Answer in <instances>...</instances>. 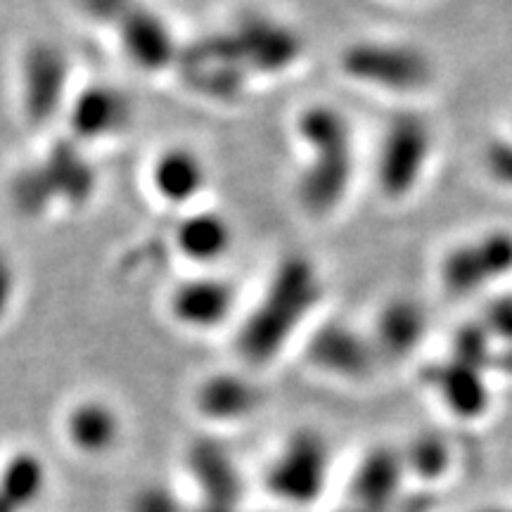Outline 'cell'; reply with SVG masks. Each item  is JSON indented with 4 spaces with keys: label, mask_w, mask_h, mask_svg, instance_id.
<instances>
[{
    "label": "cell",
    "mask_w": 512,
    "mask_h": 512,
    "mask_svg": "<svg viewBox=\"0 0 512 512\" xmlns=\"http://www.w3.org/2000/svg\"><path fill=\"white\" fill-rule=\"evenodd\" d=\"M76 91L69 50L53 38H36L17 60L19 114L31 128H50L64 119Z\"/></svg>",
    "instance_id": "cell-3"
},
{
    "label": "cell",
    "mask_w": 512,
    "mask_h": 512,
    "mask_svg": "<svg viewBox=\"0 0 512 512\" xmlns=\"http://www.w3.org/2000/svg\"><path fill=\"white\" fill-rule=\"evenodd\" d=\"M195 411L214 425H238L264 408L266 392L247 370H216L195 387Z\"/></svg>",
    "instance_id": "cell-17"
},
{
    "label": "cell",
    "mask_w": 512,
    "mask_h": 512,
    "mask_svg": "<svg viewBox=\"0 0 512 512\" xmlns=\"http://www.w3.org/2000/svg\"><path fill=\"white\" fill-rule=\"evenodd\" d=\"M330 463V444L323 434L311 427L294 430L266 467L268 494L294 508L313 505L328 486Z\"/></svg>",
    "instance_id": "cell-6"
},
{
    "label": "cell",
    "mask_w": 512,
    "mask_h": 512,
    "mask_svg": "<svg viewBox=\"0 0 512 512\" xmlns=\"http://www.w3.org/2000/svg\"><path fill=\"white\" fill-rule=\"evenodd\" d=\"M19 297V275L12 259L0 252V328L8 323Z\"/></svg>",
    "instance_id": "cell-29"
},
{
    "label": "cell",
    "mask_w": 512,
    "mask_h": 512,
    "mask_svg": "<svg viewBox=\"0 0 512 512\" xmlns=\"http://www.w3.org/2000/svg\"><path fill=\"white\" fill-rule=\"evenodd\" d=\"M79 10L88 17V22L98 24V27L112 31L117 22L126 15L138 0H76Z\"/></svg>",
    "instance_id": "cell-27"
},
{
    "label": "cell",
    "mask_w": 512,
    "mask_h": 512,
    "mask_svg": "<svg viewBox=\"0 0 512 512\" xmlns=\"http://www.w3.org/2000/svg\"><path fill=\"white\" fill-rule=\"evenodd\" d=\"M437 508V498L430 489L406 491L399 501H396L387 512H434Z\"/></svg>",
    "instance_id": "cell-32"
},
{
    "label": "cell",
    "mask_w": 512,
    "mask_h": 512,
    "mask_svg": "<svg viewBox=\"0 0 512 512\" xmlns=\"http://www.w3.org/2000/svg\"><path fill=\"white\" fill-rule=\"evenodd\" d=\"M62 430L74 451L95 458L114 451L124 434V422L110 401L88 396L69 406Z\"/></svg>",
    "instance_id": "cell-21"
},
{
    "label": "cell",
    "mask_w": 512,
    "mask_h": 512,
    "mask_svg": "<svg viewBox=\"0 0 512 512\" xmlns=\"http://www.w3.org/2000/svg\"><path fill=\"white\" fill-rule=\"evenodd\" d=\"M223 29L254 83L280 79L304 60V36L266 10H242Z\"/></svg>",
    "instance_id": "cell-5"
},
{
    "label": "cell",
    "mask_w": 512,
    "mask_h": 512,
    "mask_svg": "<svg viewBox=\"0 0 512 512\" xmlns=\"http://www.w3.org/2000/svg\"><path fill=\"white\" fill-rule=\"evenodd\" d=\"M484 325L491 337L505 339L512 344V297H498L484 313Z\"/></svg>",
    "instance_id": "cell-30"
},
{
    "label": "cell",
    "mask_w": 512,
    "mask_h": 512,
    "mask_svg": "<svg viewBox=\"0 0 512 512\" xmlns=\"http://www.w3.org/2000/svg\"><path fill=\"white\" fill-rule=\"evenodd\" d=\"M62 124L64 136L83 147L114 143L136 124V102L117 83H81L69 100Z\"/></svg>",
    "instance_id": "cell-7"
},
{
    "label": "cell",
    "mask_w": 512,
    "mask_h": 512,
    "mask_svg": "<svg viewBox=\"0 0 512 512\" xmlns=\"http://www.w3.org/2000/svg\"><path fill=\"white\" fill-rule=\"evenodd\" d=\"M427 330L425 311L413 299H392L377 313L373 344L382 361H401L418 349Z\"/></svg>",
    "instance_id": "cell-22"
},
{
    "label": "cell",
    "mask_w": 512,
    "mask_h": 512,
    "mask_svg": "<svg viewBox=\"0 0 512 512\" xmlns=\"http://www.w3.org/2000/svg\"><path fill=\"white\" fill-rule=\"evenodd\" d=\"M128 512H185V508L169 489L147 486L133 494Z\"/></svg>",
    "instance_id": "cell-28"
},
{
    "label": "cell",
    "mask_w": 512,
    "mask_h": 512,
    "mask_svg": "<svg viewBox=\"0 0 512 512\" xmlns=\"http://www.w3.org/2000/svg\"><path fill=\"white\" fill-rule=\"evenodd\" d=\"M479 512H512V508H503V505H491V508H484Z\"/></svg>",
    "instance_id": "cell-36"
},
{
    "label": "cell",
    "mask_w": 512,
    "mask_h": 512,
    "mask_svg": "<svg viewBox=\"0 0 512 512\" xmlns=\"http://www.w3.org/2000/svg\"><path fill=\"white\" fill-rule=\"evenodd\" d=\"M185 465L192 482L202 491L204 505H240L245 484L226 446L214 439L192 441L185 453Z\"/></svg>",
    "instance_id": "cell-19"
},
{
    "label": "cell",
    "mask_w": 512,
    "mask_h": 512,
    "mask_svg": "<svg viewBox=\"0 0 512 512\" xmlns=\"http://www.w3.org/2000/svg\"><path fill=\"white\" fill-rule=\"evenodd\" d=\"M36 162L53 190L57 209L83 211L95 202L100 190V169L88 147L60 133L50 140Z\"/></svg>",
    "instance_id": "cell-12"
},
{
    "label": "cell",
    "mask_w": 512,
    "mask_h": 512,
    "mask_svg": "<svg viewBox=\"0 0 512 512\" xmlns=\"http://www.w3.org/2000/svg\"><path fill=\"white\" fill-rule=\"evenodd\" d=\"M294 136L306 150V162L294 181V195L306 216L328 219L344 202L354 178L349 119L325 102L306 105L294 119Z\"/></svg>",
    "instance_id": "cell-2"
},
{
    "label": "cell",
    "mask_w": 512,
    "mask_h": 512,
    "mask_svg": "<svg viewBox=\"0 0 512 512\" xmlns=\"http://www.w3.org/2000/svg\"><path fill=\"white\" fill-rule=\"evenodd\" d=\"M46 484V463L34 451H15L0 467V496L15 512L29 510L31 505L41 501Z\"/></svg>",
    "instance_id": "cell-23"
},
{
    "label": "cell",
    "mask_w": 512,
    "mask_h": 512,
    "mask_svg": "<svg viewBox=\"0 0 512 512\" xmlns=\"http://www.w3.org/2000/svg\"><path fill=\"white\" fill-rule=\"evenodd\" d=\"M306 361L320 373L337 380L361 382L373 375L380 356L373 339L342 320H328L306 339Z\"/></svg>",
    "instance_id": "cell-13"
},
{
    "label": "cell",
    "mask_w": 512,
    "mask_h": 512,
    "mask_svg": "<svg viewBox=\"0 0 512 512\" xmlns=\"http://www.w3.org/2000/svg\"><path fill=\"white\" fill-rule=\"evenodd\" d=\"M0 512H15V508H12V505L5 501L3 496H0Z\"/></svg>",
    "instance_id": "cell-37"
},
{
    "label": "cell",
    "mask_w": 512,
    "mask_h": 512,
    "mask_svg": "<svg viewBox=\"0 0 512 512\" xmlns=\"http://www.w3.org/2000/svg\"><path fill=\"white\" fill-rule=\"evenodd\" d=\"M119 53L133 69L147 76L174 74L183 41L162 12L138 0L112 29Z\"/></svg>",
    "instance_id": "cell-10"
},
{
    "label": "cell",
    "mask_w": 512,
    "mask_h": 512,
    "mask_svg": "<svg viewBox=\"0 0 512 512\" xmlns=\"http://www.w3.org/2000/svg\"><path fill=\"white\" fill-rule=\"evenodd\" d=\"M512 271V233L494 230L451 249L441 264V280L451 294H470Z\"/></svg>",
    "instance_id": "cell-16"
},
{
    "label": "cell",
    "mask_w": 512,
    "mask_h": 512,
    "mask_svg": "<svg viewBox=\"0 0 512 512\" xmlns=\"http://www.w3.org/2000/svg\"><path fill=\"white\" fill-rule=\"evenodd\" d=\"M240 304L238 287L219 271H195L169 290L166 313L178 328L207 335L230 325Z\"/></svg>",
    "instance_id": "cell-9"
},
{
    "label": "cell",
    "mask_w": 512,
    "mask_h": 512,
    "mask_svg": "<svg viewBox=\"0 0 512 512\" xmlns=\"http://www.w3.org/2000/svg\"><path fill=\"white\" fill-rule=\"evenodd\" d=\"M195 512H242V510L240 505H233V508H228V505H202V508Z\"/></svg>",
    "instance_id": "cell-34"
},
{
    "label": "cell",
    "mask_w": 512,
    "mask_h": 512,
    "mask_svg": "<svg viewBox=\"0 0 512 512\" xmlns=\"http://www.w3.org/2000/svg\"><path fill=\"white\" fill-rule=\"evenodd\" d=\"M486 169L498 183L512 188V138L496 140L486 147Z\"/></svg>",
    "instance_id": "cell-31"
},
{
    "label": "cell",
    "mask_w": 512,
    "mask_h": 512,
    "mask_svg": "<svg viewBox=\"0 0 512 512\" xmlns=\"http://www.w3.org/2000/svg\"><path fill=\"white\" fill-rule=\"evenodd\" d=\"M425 382L460 420H479L491 408V392L484 380V370L467 366L458 358H448L427 368Z\"/></svg>",
    "instance_id": "cell-20"
},
{
    "label": "cell",
    "mask_w": 512,
    "mask_h": 512,
    "mask_svg": "<svg viewBox=\"0 0 512 512\" xmlns=\"http://www.w3.org/2000/svg\"><path fill=\"white\" fill-rule=\"evenodd\" d=\"M8 202L19 219L46 221L57 214V202L53 190L43 176L36 159L15 169L8 181Z\"/></svg>",
    "instance_id": "cell-25"
},
{
    "label": "cell",
    "mask_w": 512,
    "mask_h": 512,
    "mask_svg": "<svg viewBox=\"0 0 512 512\" xmlns=\"http://www.w3.org/2000/svg\"><path fill=\"white\" fill-rule=\"evenodd\" d=\"M496 351L491 349V332L484 323H472L458 330L456 342H453V358L475 366L479 370L491 368Z\"/></svg>",
    "instance_id": "cell-26"
},
{
    "label": "cell",
    "mask_w": 512,
    "mask_h": 512,
    "mask_svg": "<svg viewBox=\"0 0 512 512\" xmlns=\"http://www.w3.org/2000/svg\"><path fill=\"white\" fill-rule=\"evenodd\" d=\"M491 368L501 370V373H505V375H512V344H510V349L498 351V354H494Z\"/></svg>",
    "instance_id": "cell-33"
},
{
    "label": "cell",
    "mask_w": 512,
    "mask_h": 512,
    "mask_svg": "<svg viewBox=\"0 0 512 512\" xmlns=\"http://www.w3.org/2000/svg\"><path fill=\"white\" fill-rule=\"evenodd\" d=\"M323 299V278L306 254L280 256L233 332V351L247 370L273 366L304 330Z\"/></svg>",
    "instance_id": "cell-1"
},
{
    "label": "cell",
    "mask_w": 512,
    "mask_h": 512,
    "mask_svg": "<svg viewBox=\"0 0 512 512\" xmlns=\"http://www.w3.org/2000/svg\"><path fill=\"white\" fill-rule=\"evenodd\" d=\"M174 74L190 95L221 107L238 105L254 86L226 29L183 41Z\"/></svg>",
    "instance_id": "cell-4"
},
{
    "label": "cell",
    "mask_w": 512,
    "mask_h": 512,
    "mask_svg": "<svg viewBox=\"0 0 512 512\" xmlns=\"http://www.w3.org/2000/svg\"><path fill=\"white\" fill-rule=\"evenodd\" d=\"M169 245L195 271H216L233 252L235 226L221 209L200 204L178 214Z\"/></svg>",
    "instance_id": "cell-14"
},
{
    "label": "cell",
    "mask_w": 512,
    "mask_h": 512,
    "mask_svg": "<svg viewBox=\"0 0 512 512\" xmlns=\"http://www.w3.org/2000/svg\"><path fill=\"white\" fill-rule=\"evenodd\" d=\"M147 183L157 202L181 214L202 204L209 188V164L195 147L166 145L152 157Z\"/></svg>",
    "instance_id": "cell-15"
},
{
    "label": "cell",
    "mask_w": 512,
    "mask_h": 512,
    "mask_svg": "<svg viewBox=\"0 0 512 512\" xmlns=\"http://www.w3.org/2000/svg\"><path fill=\"white\" fill-rule=\"evenodd\" d=\"M339 67L347 79L384 91H418L432 79L425 53L406 43L358 41L344 48Z\"/></svg>",
    "instance_id": "cell-8"
},
{
    "label": "cell",
    "mask_w": 512,
    "mask_h": 512,
    "mask_svg": "<svg viewBox=\"0 0 512 512\" xmlns=\"http://www.w3.org/2000/svg\"><path fill=\"white\" fill-rule=\"evenodd\" d=\"M406 465H403L401 448L375 446L358 460L349 479L351 505L368 512H387L399 498L406 494Z\"/></svg>",
    "instance_id": "cell-18"
},
{
    "label": "cell",
    "mask_w": 512,
    "mask_h": 512,
    "mask_svg": "<svg viewBox=\"0 0 512 512\" xmlns=\"http://www.w3.org/2000/svg\"><path fill=\"white\" fill-rule=\"evenodd\" d=\"M406 475L415 479L422 489L444 482L453 467V448L439 432H422L401 448Z\"/></svg>",
    "instance_id": "cell-24"
},
{
    "label": "cell",
    "mask_w": 512,
    "mask_h": 512,
    "mask_svg": "<svg viewBox=\"0 0 512 512\" xmlns=\"http://www.w3.org/2000/svg\"><path fill=\"white\" fill-rule=\"evenodd\" d=\"M430 126L413 112L396 114L384 131L377 155V185L389 200H401L415 188L430 157Z\"/></svg>",
    "instance_id": "cell-11"
},
{
    "label": "cell",
    "mask_w": 512,
    "mask_h": 512,
    "mask_svg": "<svg viewBox=\"0 0 512 512\" xmlns=\"http://www.w3.org/2000/svg\"><path fill=\"white\" fill-rule=\"evenodd\" d=\"M335 512H368V510H363V508H358V505L347 503V505H342V508L335 510Z\"/></svg>",
    "instance_id": "cell-35"
}]
</instances>
